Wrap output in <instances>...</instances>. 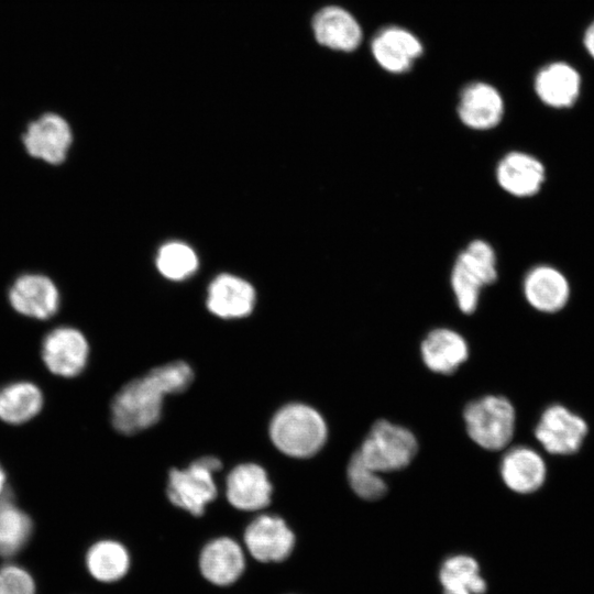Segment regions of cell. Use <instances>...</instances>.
<instances>
[{"mask_svg": "<svg viewBox=\"0 0 594 594\" xmlns=\"http://www.w3.org/2000/svg\"><path fill=\"white\" fill-rule=\"evenodd\" d=\"M193 380L194 372L186 362L173 361L130 381L111 403L112 426L129 436L152 427L161 418L164 397L183 393Z\"/></svg>", "mask_w": 594, "mask_h": 594, "instance_id": "obj_1", "label": "cell"}, {"mask_svg": "<svg viewBox=\"0 0 594 594\" xmlns=\"http://www.w3.org/2000/svg\"><path fill=\"white\" fill-rule=\"evenodd\" d=\"M268 433L273 444L284 454L309 458L326 443L328 429L323 417L315 408L292 403L275 413Z\"/></svg>", "mask_w": 594, "mask_h": 594, "instance_id": "obj_2", "label": "cell"}, {"mask_svg": "<svg viewBox=\"0 0 594 594\" xmlns=\"http://www.w3.org/2000/svg\"><path fill=\"white\" fill-rule=\"evenodd\" d=\"M497 279L496 255L486 241L476 239L458 255L451 271V287L463 314L475 311L483 287Z\"/></svg>", "mask_w": 594, "mask_h": 594, "instance_id": "obj_3", "label": "cell"}, {"mask_svg": "<svg viewBox=\"0 0 594 594\" xmlns=\"http://www.w3.org/2000/svg\"><path fill=\"white\" fill-rule=\"evenodd\" d=\"M470 438L483 449L498 451L512 440L515 409L502 396H485L466 405L463 413Z\"/></svg>", "mask_w": 594, "mask_h": 594, "instance_id": "obj_4", "label": "cell"}, {"mask_svg": "<svg viewBox=\"0 0 594 594\" xmlns=\"http://www.w3.org/2000/svg\"><path fill=\"white\" fill-rule=\"evenodd\" d=\"M417 450V439L410 430L387 420H378L358 453L367 465L384 473L406 468Z\"/></svg>", "mask_w": 594, "mask_h": 594, "instance_id": "obj_5", "label": "cell"}, {"mask_svg": "<svg viewBox=\"0 0 594 594\" xmlns=\"http://www.w3.org/2000/svg\"><path fill=\"white\" fill-rule=\"evenodd\" d=\"M222 468L216 457H202L184 470L172 469L168 474L167 497L175 506L194 516H201L218 494L213 473Z\"/></svg>", "mask_w": 594, "mask_h": 594, "instance_id": "obj_6", "label": "cell"}, {"mask_svg": "<svg viewBox=\"0 0 594 594\" xmlns=\"http://www.w3.org/2000/svg\"><path fill=\"white\" fill-rule=\"evenodd\" d=\"M243 540L252 558L263 563L284 561L295 547V535L285 520L268 514L257 516L248 525Z\"/></svg>", "mask_w": 594, "mask_h": 594, "instance_id": "obj_7", "label": "cell"}, {"mask_svg": "<svg viewBox=\"0 0 594 594\" xmlns=\"http://www.w3.org/2000/svg\"><path fill=\"white\" fill-rule=\"evenodd\" d=\"M22 142L32 157L58 165L67 156L73 133L69 123L62 116L47 112L29 123Z\"/></svg>", "mask_w": 594, "mask_h": 594, "instance_id": "obj_8", "label": "cell"}, {"mask_svg": "<svg viewBox=\"0 0 594 594\" xmlns=\"http://www.w3.org/2000/svg\"><path fill=\"white\" fill-rule=\"evenodd\" d=\"M89 345L85 336L73 327H57L42 343V359L50 372L63 377L80 374L87 365Z\"/></svg>", "mask_w": 594, "mask_h": 594, "instance_id": "obj_9", "label": "cell"}, {"mask_svg": "<svg viewBox=\"0 0 594 594\" xmlns=\"http://www.w3.org/2000/svg\"><path fill=\"white\" fill-rule=\"evenodd\" d=\"M587 432L585 421L561 405L548 407L535 430L541 446L552 454L576 452Z\"/></svg>", "mask_w": 594, "mask_h": 594, "instance_id": "obj_10", "label": "cell"}, {"mask_svg": "<svg viewBox=\"0 0 594 594\" xmlns=\"http://www.w3.org/2000/svg\"><path fill=\"white\" fill-rule=\"evenodd\" d=\"M9 302L16 312L25 317L45 320L57 312L61 296L50 277L26 273L20 275L11 285Z\"/></svg>", "mask_w": 594, "mask_h": 594, "instance_id": "obj_11", "label": "cell"}, {"mask_svg": "<svg viewBox=\"0 0 594 594\" xmlns=\"http://www.w3.org/2000/svg\"><path fill=\"white\" fill-rule=\"evenodd\" d=\"M198 564L201 575L208 582L217 586H228L243 574L245 556L234 539L218 537L205 544Z\"/></svg>", "mask_w": 594, "mask_h": 594, "instance_id": "obj_12", "label": "cell"}, {"mask_svg": "<svg viewBox=\"0 0 594 594\" xmlns=\"http://www.w3.org/2000/svg\"><path fill=\"white\" fill-rule=\"evenodd\" d=\"M272 491L265 470L255 463L237 465L226 480L228 502L240 510L265 508L271 503Z\"/></svg>", "mask_w": 594, "mask_h": 594, "instance_id": "obj_13", "label": "cell"}, {"mask_svg": "<svg viewBox=\"0 0 594 594\" xmlns=\"http://www.w3.org/2000/svg\"><path fill=\"white\" fill-rule=\"evenodd\" d=\"M458 114L470 129L485 131L495 128L504 114V102L499 92L485 82H474L461 94Z\"/></svg>", "mask_w": 594, "mask_h": 594, "instance_id": "obj_14", "label": "cell"}, {"mask_svg": "<svg viewBox=\"0 0 594 594\" xmlns=\"http://www.w3.org/2000/svg\"><path fill=\"white\" fill-rule=\"evenodd\" d=\"M496 180L508 194L529 197L537 194L544 180L543 165L522 152H509L496 166Z\"/></svg>", "mask_w": 594, "mask_h": 594, "instance_id": "obj_15", "label": "cell"}, {"mask_svg": "<svg viewBox=\"0 0 594 594\" xmlns=\"http://www.w3.org/2000/svg\"><path fill=\"white\" fill-rule=\"evenodd\" d=\"M254 304V288L237 276L219 275L209 286L207 307L220 318L245 317L251 314Z\"/></svg>", "mask_w": 594, "mask_h": 594, "instance_id": "obj_16", "label": "cell"}, {"mask_svg": "<svg viewBox=\"0 0 594 594\" xmlns=\"http://www.w3.org/2000/svg\"><path fill=\"white\" fill-rule=\"evenodd\" d=\"M501 474L512 491L521 494L532 493L544 482L546 464L531 448L515 447L504 455Z\"/></svg>", "mask_w": 594, "mask_h": 594, "instance_id": "obj_17", "label": "cell"}, {"mask_svg": "<svg viewBox=\"0 0 594 594\" xmlns=\"http://www.w3.org/2000/svg\"><path fill=\"white\" fill-rule=\"evenodd\" d=\"M312 29L316 40L333 50L353 51L362 40V31L356 20L339 7L320 10L314 18Z\"/></svg>", "mask_w": 594, "mask_h": 594, "instance_id": "obj_18", "label": "cell"}, {"mask_svg": "<svg viewBox=\"0 0 594 594\" xmlns=\"http://www.w3.org/2000/svg\"><path fill=\"white\" fill-rule=\"evenodd\" d=\"M376 62L386 70L402 73L410 68L422 52L420 42L408 31L392 26L381 31L372 42Z\"/></svg>", "mask_w": 594, "mask_h": 594, "instance_id": "obj_19", "label": "cell"}, {"mask_svg": "<svg viewBox=\"0 0 594 594\" xmlns=\"http://www.w3.org/2000/svg\"><path fill=\"white\" fill-rule=\"evenodd\" d=\"M468 343L464 338L448 328L430 331L421 343V356L426 366L440 374H450L466 361Z\"/></svg>", "mask_w": 594, "mask_h": 594, "instance_id": "obj_20", "label": "cell"}, {"mask_svg": "<svg viewBox=\"0 0 594 594\" xmlns=\"http://www.w3.org/2000/svg\"><path fill=\"white\" fill-rule=\"evenodd\" d=\"M524 294L527 301L537 310L554 312L563 308L568 301L569 284L556 268L540 265L527 273L524 279Z\"/></svg>", "mask_w": 594, "mask_h": 594, "instance_id": "obj_21", "label": "cell"}, {"mask_svg": "<svg viewBox=\"0 0 594 594\" xmlns=\"http://www.w3.org/2000/svg\"><path fill=\"white\" fill-rule=\"evenodd\" d=\"M536 92L547 105L563 108L573 105L580 91V76L569 65L551 64L536 77Z\"/></svg>", "mask_w": 594, "mask_h": 594, "instance_id": "obj_22", "label": "cell"}, {"mask_svg": "<svg viewBox=\"0 0 594 594\" xmlns=\"http://www.w3.org/2000/svg\"><path fill=\"white\" fill-rule=\"evenodd\" d=\"M43 403V394L34 383H9L0 388V419L11 425L24 424L41 411Z\"/></svg>", "mask_w": 594, "mask_h": 594, "instance_id": "obj_23", "label": "cell"}, {"mask_svg": "<svg viewBox=\"0 0 594 594\" xmlns=\"http://www.w3.org/2000/svg\"><path fill=\"white\" fill-rule=\"evenodd\" d=\"M130 564L128 549L112 539L95 542L86 553V566L89 574L103 583L121 580L128 573Z\"/></svg>", "mask_w": 594, "mask_h": 594, "instance_id": "obj_24", "label": "cell"}, {"mask_svg": "<svg viewBox=\"0 0 594 594\" xmlns=\"http://www.w3.org/2000/svg\"><path fill=\"white\" fill-rule=\"evenodd\" d=\"M443 594H484L487 584L477 561L468 554L448 557L439 570Z\"/></svg>", "mask_w": 594, "mask_h": 594, "instance_id": "obj_25", "label": "cell"}, {"mask_svg": "<svg viewBox=\"0 0 594 594\" xmlns=\"http://www.w3.org/2000/svg\"><path fill=\"white\" fill-rule=\"evenodd\" d=\"M32 531L31 517L15 505L9 492L0 499V556L10 558L20 552Z\"/></svg>", "mask_w": 594, "mask_h": 594, "instance_id": "obj_26", "label": "cell"}, {"mask_svg": "<svg viewBox=\"0 0 594 594\" xmlns=\"http://www.w3.org/2000/svg\"><path fill=\"white\" fill-rule=\"evenodd\" d=\"M346 476L353 492L366 501H376L386 494L387 485L381 473L367 465L355 452L348 464Z\"/></svg>", "mask_w": 594, "mask_h": 594, "instance_id": "obj_27", "label": "cell"}, {"mask_svg": "<svg viewBox=\"0 0 594 594\" xmlns=\"http://www.w3.org/2000/svg\"><path fill=\"white\" fill-rule=\"evenodd\" d=\"M158 271L169 279H183L198 265L195 252L186 244L172 242L165 244L157 255Z\"/></svg>", "mask_w": 594, "mask_h": 594, "instance_id": "obj_28", "label": "cell"}, {"mask_svg": "<svg viewBox=\"0 0 594 594\" xmlns=\"http://www.w3.org/2000/svg\"><path fill=\"white\" fill-rule=\"evenodd\" d=\"M0 594H36L35 581L24 568L3 564L0 566Z\"/></svg>", "mask_w": 594, "mask_h": 594, "instance_id": "obj_29", "label": "cell"}, {"mask_svg": "<svg viewBox=\"0 0 594 594\" xmlns=\"http://www.w3.org/2000/svg\"><path fill=\"white\" fill-rule=\"evenodd\" d=\"M584 44L588 53L594 57V22L585 32Z\"/></svg>", "mask_w": 594, "mask_h": 594, "instance_id": "obj_30", "label": "cell"}, {"mask_svg": "<svg viewBox=\"0 0 594 594\" xmlns=\"http://www.w3.org/2000/svg\"><path fill=\"white\" fill-rule=\"evenodd\" d=\"M9 493L7 487V475L2 466L0 465V499Z\"/></svg>", "mask_w": 594, "mask_h": 594, "instance_id": "obj_31", "label": "cell"}]
</instances>
